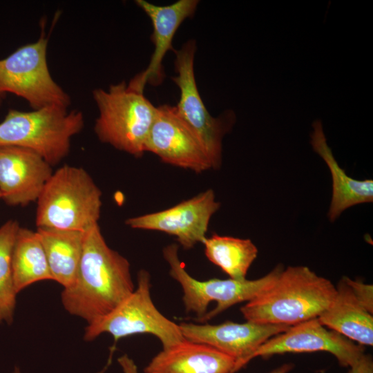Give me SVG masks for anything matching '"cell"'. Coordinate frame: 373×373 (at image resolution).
<instances>
[{
    "label": "cell",
    "instance_id": "cell-4",
    "mask_svg": "<svg viewBox=\"0 0 373 373\" xmlns=\"http://www.w3.org/2000/svg\"><path fill=\"white\" fill-rule=\"evenodd\" d=\"M84 124L80 111L58 106L31 111L11 109L0 123V146L31 150L52 166L68 155L72 138Z\"/></svg>",
    "mask_w": 373,
    "mask_h": 373
},
{
    "label": "cell",
    "instance_id": "cell-1",
    "mask_svg": "<svg viewBox=\"0 0 373 373\" xmlns=\"http://www.w3.org/2000/svg\"><path fill=\"white\" fill-rule=\"evenodd\" d=\"M134 289L128 260L108 247L98 224L86 231L76 278L61 292L64 309L90 325L108 314Z\"/></svg>",
    "mask_w": 373,
    "mask_h": 373
},
{
    "label": "cell",
    "instance_id": "cell-25",
    "mask_svg": "<svg viewBox=\"0 0 373 373\" xmlns=\"http://www.w3.org/2000/svg\"><path fill=\"white\" fill-rule=\"evenodd\" d=\"M117 362L123 373H139L134 361L125 354L117 358Z\"/></svg>",
    "mask_w": 373,
    "mask_h": 373
},
{
    "label": "cell",
    "instance_id": "cell-9",
    "mask_svg": "<svg viewBox=\"0 0 373 373\" xmlns=\"http://www.w3.org/2000/svg\"><path fill=\"white\" fill-rule=\"evenodd\" d=\"M195 41L190 40L180 49L175 50V69L177 75L172 80L180 90V99L175 110L181 119L198 136L212 162L217 169L222 163V141L229 130L230 124L227 119L233 117L232 113L213 117L207 111L199 93L194 73Z\"/></svg>",
    "mask_w": 373,
    "mask_h": 373
},
{
    "label": "cell",
    "instance_id": "cell-29",
    "mask_svg": "<svg viewBox=\"0 0 373 373\" xmlns=\"http://www.w3.org/2000/svg\"><path fill=\"white\" fill-rule=\"evenodd\" d=\"M0 199H1V193H0Z\"/></svg>",
    "mask_w": 373,
    "mask_h": 373
},
{
    "label": "cell",
    "instance_id": "cell-5",
    "mask_svg": "<svg viewBox=\"0 0 373 373\" xmlns=\"http://www.w3.org/2000/svg\"><path fill=\"white\" fill-rule=\"evenodd\" d=\"M99 115L94 130L99 140L114 148L142 156L156 114V107L143 92L125 82L111 85L108 90L93 91Z\"/></svg>",
    "mask_w": 373,
    "mask_h": 373
},
{
    "label": "cell",
    "instance_id": "cell-12",
    "mask_svg": "<svg viewBox=\"0 0 373 373\" xmlns=\"http://www.w3.org/2000/svg\"><path fill=\"white\" fill-rule=\"evenodd\" d=\"M220 207L214 191L208 189L165 210L128 218L125 223L133 229L172 235L189 249L204 242L210 220Z\"/></svg>",
    "mask_w": 373,
    "mask_h": 373
},
{
    "label": "cell",
    "instance_id": "cell-26",
    "mask_svg": "<svg viewBox=\"0 0 373 373\" xmlns=\"http://www.w3.org/2000/svg\"><path fill=\"white\" fill-rule=\"evenodd\" d=\"M294 367V364L292 363H285L283 365L274 369L269 373H288Z\"/></svg>",
    "mask_w": 373,
    "mask_h": 373
},
{
    "label": "cell",
    "instance_id": "cell-24",
    "mask_svg": "<svg viewBox=\"0 0 373 373\" xmlns=\"http://www.w3.org/2000/svg\"><path fill=\"white\" fill-rule=\"evenodd\" d=\"M347 373H373V361L369 354H364Z\"/></svg>",
    "mask_w": 373,
    "mask_h": 373
},
{
    "label": "cell",
    "instance_id": "cell-6",
    "mask_svg": "<svg viewBox=\"0 0 373 373\" xmlns=\"http://www.w3.org/2000/svg\"><path fill=\"white\" fill-rule=\"evenodd\" d=\"M163 256L169 266L170 276L182 287L186 312L195 313L199 322L208 321L236 304L251 300L270 287L283 269L278 265L269 274L256 280H198L185 270L179 258L178 245L164 247Z\"/></svg>",
    "mask_w": 373,
    "mask_h": 373
},
{
    "label": "cell",
    "instance_id": "cell-18",
    "mask_svg": "<svg viewBox=\"0 0 373 373\" xmlns=\"http://www.w3.org/2000/svg\"><path fill=\"white\" fill-rule=\"evenodd\" d=\"M325 327L361 345H373V316L358 302L343 279L328 308L318 317Z\"/></svg>",
    "mask_w": 373,
    "mask_h": 373
},
{
    "label": "cell",
    "instance_id": "cell-8",
    "mask_svg": "<svg viewBox=\"0 0 373 373\" xmlns=\"http://www.w3.org/2000/svg\"><path fill=\"white\" fill-rule=\"evenodd\" d=\"M48 39L42 32L0 59V96L10 93L25 99L32 110L49 106L68 108L69 95L52 77L47 61Z\"/></svg>",
    "mask_w": 373,
    "mask_h": 373
},
{
    "label": "cell",
    "instance_id": "cell-3",
    "mask_svg": "<svg viewBox=\"0 0 373 373\" xmlns=\"http://www.w3.org/2000/svg\"><path fill=\"white\" fill-rule=\"evenodd\" d=\"M101 198L86 170L64 165L52 173L37 200L36 225L85 232L98 224Z\"/></svg>",
    "mask_w": 373,
    "mask_h": 373
},
{
    "label": "cell",
    "instance_id": "cell-13",
    "mask_svg": "<svg viewBox=\"0 0 373 373\" xmlns=\"http://www.w3.org/2000/svg\"><path fill=\"white\" fill-rule=\"evenodd\" d=\"M179 326L185 339L209 345L234 358L233 373L248 363L250 355L260 345L290 327L230 321L218 325L182 323Z\"/></svg>",
    "mask_w": 373,
    "mask_h": 373
},
{
    "label": "cell",
    "instance_id": "cell-17",
    "mask_svg": "<svg viewBox=\"0 0 373 373\" xmlns=\"http://www.w3.org/2000/svg\"><path fill=\"white\" fill-rule=\"evenodd\" d=\"M312 128L310 144L327 164L332 176V198L327 216L330 222H334L345 209L373 202V181L350 177L336 160L327 142L322 122L315 120Z\"/></svg>",
    "mask_w": 373,
    "mask_h": 373
},
{
    "label": "cell",
    "instance_id": "cell-16",
    "mask_svg": "<svg viewBox=\"0 0 373 373\" xmlns=\"http://www.w3.org/2000/svg\"><path fill=\"white\" fill-rule=\"evenodd\" d=\"M236 361L209 345L186 339L162 349L145 373H233Z\"/></svg>",
    "mask_w": 373,
    "mask_h": 373
},
{
    "label": "cell",
    "instance_id": "cell-11",
    "mask_svg": "<svg viewBox=\"0 0 373 373\" xmlns=\"http://www.w3.org/2000/svg\"><path fill=\"white\" fill-rule=\"evenodd\" d=\"M318 351L333 354L339 365L350 367L365 354L364 348L339 333L327 329L318 318L290 326L260 345L249 357L267 358L274 354Z\"/></svg>",
    "mask_w": 373,
    "mask_h": 373
},
{
    "label": "cell",
    "instance_id": "cell-20",
    "mask_svg": "<svg viewBox=\"0 0 373 373\" xmlns=\"http://www.w3.org/2000/svg\"><path fill=\"white\" fill-rule=\"evenodd\" d=\"M12 271L17 293L35 283L52 280L46 253L37 231L19 228L12 252Z\"/></svg>",
    "mask_w": 373,
    "mask_h": 373
},
{
    "label": "cell",
    "instance_id": "cell-21",
    "mask_svg": "<svg viewBox=\"0 0 373 373\" xmlns=\"http://www.w3.org/2000/svg\"><path fill=\"white\" fill-rule=\"evenodd\" d=\"M202 244L209 261L234 280H245L258 249L250 239L213 234Z\"/></svg>",
    "mask_w": 373,
    "mask_h": 373
},
{
    "label": "cell",
    "instance_id": "cell-2",
    "mask_svg": "<svg viewBox=\"0 0 373 373\" xmlns=\"http://www.w3.org/2000/svg\"><path fill=\"white\" fill-rule=\"evenodd\" d=\"M336 287L306 266L283 269L267 289L243 305L247 321L291 326L318 318L330 305Z\"/></svg>",
    "mask_w": 373,
    "mask_h": 373
},
{
    "label": "cell",
    "instance_id": "cell-14",
    "mask_svg": "<svg viewBox=\"0 0 373 373\" xmlns=\"http://www.w3.org/2000/svg\"><path fill=\"white\" fill-rule=\"evenodd\" d=\"M53 171L43 157L18 146H0V193L12 206L37 201Z\"/></svg>",
    "mask_w": 373,
    "mask_h": 373
},
{
    "label": "cell",
    "instance_id": "cell-27",
    "mask_svg": "<svg viewBox=\"0 0 373 373\" xmlns=\"http://www.w3.org/2000/svg\"><path fill=\"white\" fill-rule=\"evenodd\" d=\"M12 373H22V372L19 367L15 366L12 371Z\"/></svg>",
    "mask_w": 373,
    "mask_h": 373
},
{
    "label": "cell",
    "instance_id": "cell-7",
    "mask_svg": "<svg viewBox=\"0 0 373 373\" xmlns=\"http://www.w3.org/2000/svg\"><path fill=\"white\" fill-rule=\"evenodd\" d=\"M151 276L140 269L137 287L108 314L88 325L84 335L90 341L104 333L111 334L115 344L119 339L136 334H150L157 338L163 349L185 340L179 325L164 316L151 296Z\"/></svg>",
    "mask_w": 373,
    "mask_h": 373
},
{
    "label": "cell",
    "instance_id": "cell-28",
    "mask_svg": "<svg viewBox=\"0 0 373 373\" xmlns=\"http://www.w3.org/2000/svg\"><path fill=\"white\" fill-rule=\"evenodd\" d=\"M2 99H3V96H0V104H1V102H2Z\"/></svg>",
    "mask_w": 373,
    "mask_h": 373
},
{
    "label": "cell",
    "instance_id": "cell-22",
    "mask_svg": "<svg viewBox=\"0 0 373 373\" xmlns=\"http://www.w3.org/2000/svg\"><path fill=\"white\" fill-rule=\"evenodd\" d=\"M16 220H10L0 227V323L13 321L16 298L12 271V252L19 228Z\"/></svg>",
    "mask_w": 373,
    "mask_h": 373
},
{
    "label": "cell",
    "instance_id": "cell-10",
    "mask_svg": "<svg viewBox=\"0 0 373 373\" xmlns=\"http://www.w3.org/2000/svg\"><path fill=\"white\" fill-rule=\"evenodd\" d=\"M144 151L155 154L164 162L196 173L213 169L200 139L178 115L175 107L167 104L156 107Z\"/></svg>",
    "mask_w": 373,
    "mask_h": 373
},
{
    "label": "cell",
    "instance_id": "cell-19",
    "mask_svg": "<svg viewBox=\"0 0 373 373\" xmlns=\"http://www.w3.org/2000/svg\"><path fill=\"white\" fill-rule=\"evenodd\" d=\"M52 280L63 287L76 278L82 258L85 232L37 228Z\"/></svg>",
    "mask_w": 373,
    "mask_h": 373
},
{
    "label": "cell",
    "instance_id": "cell-15",
    "mask_svg": "<svg viewBox=\"0 0 373 373\" xmlns=\"http://www.w3.org/2000/svg\"><path fill=\"white\" fill-rule=\"evenodd\" d=\"M135 3L150 18L153 25L151 41L154 50L150 63L128 84L143 92L146 84L158 86L163 81L162 60L169 50H175L173 38L182 22L193 15L199 1L179 0L168 6H157L144 0H137Z\"/></svg>",
    "mask_w": 373,
    "mask_h": 373
},
{
    "label": "cell",
    "instance_id": "cell-23",
    "mask_svg": "<svg viewBox=\"0 0 373 373\" xmlns=\"http://www.w3.org/2000/svg\"><path fill=\"white\" fill-rule=\"evenodd\" d=\"M354 295L361 305L370 314H373V287L359 280L343 277Z\"/></svg>",
    "mask_w": 373,
    "mask_h": 373
}]
</instances>
